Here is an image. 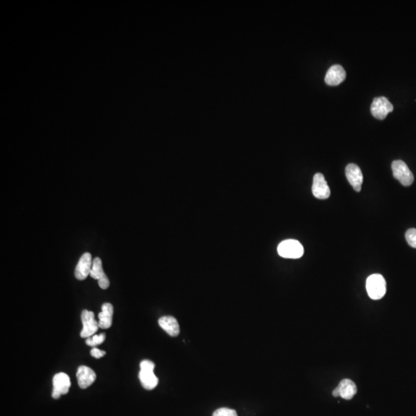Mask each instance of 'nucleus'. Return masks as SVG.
Returning <instances> with one entry per match:
<instances>
[{
    "mask_svg": "<svg viewBox=\"0 0 416 416\" xmlns=\"http://www.w3.org/2000/svg\"><path fill=\"white\" fill-rule=\"evenodd\" d=\"M140 371L139 373V381L146 390H152L158 385V378L153 372L155 365L150 360H143L140 362Z\"/></svg>",
    "mask_w": 416,
    "mask_h": 416,
    "instance_id": "1",
    "label": "nucleus"
},
{
    "mask_svg": "<svg viewBox=\"0 0 416 416\" xmlns=\"http://www.w3.org/2000/svg\"><path fill=\"white\" fill-rule=\"evenodd\" d=\"M366 290L369 296L373 300H379L385 296L386 293V282L383 276L374 274L368 277Z\"/></svg>",
    "mask_w": 416,
    "mask_h": 416,
    "instance_id": "2",
    "label": "nucleus"
},
{
    "mask_svg": "<svg viewBox=\"0 0 416 416\" xmlns=\"http://www.w3.org/2000/svg\"><path fill=\"white\" fill-rule=\"evenodd\" d=\"M277 252L282 258L298 259L303 256L304 247L298 240L289 239L279 244Z\"/></svg>",
    "mask_w": 416,
    "mask_h": 416,
    "instance_id": "3",
    "label": "nucleus"
},
{
    "mask_svg": "<svg viewBox=\"0 0 416 416\" xmlns=\"http://www.w3.org/2000/svg\"><path fill=\"white\" fill-rule=\"evenodd\" d=\"M392 173L395 179L406 186H410L414 182V176L407 164L402 160H395L392 164Z\"/></svg>",
    "mask_w": 416,
    "mask_h": 416,
    "instance_id": "4",
    "label": "nucleus"
},
{
    "mask_svg": "<svg viewBox=\"0 0 416 416\" xmlns=\"http://www.w3.org/2000/svg\"><path fill=\"white\" fill-rule=\"evenodd\" d=\"M52 385H53V390L52 392V397L53 399H58L62 395L68 393L71 386V381L68 374L59 372L55 374L52 378Z\"/></svg>",
    "mask_w": 416,
    "mask_h": 416,
    "instance_id": "5",
    "label": "nucleus"
},
{
    "mask_svg": "<svg viewBox=\"0 0 416 416\" xmlns=\"http://www.w3.org/2000/svg\"><path fill=\"white\" fill-rule=\"evenodd\" d=\"M394 106L385 96L375 97L371 106V113L373 117L378 120H384L388 113L393 110Z\"/></svg>",
    "mask_w": 416,
    "mask_h": 416,
    "instance_id": "6",
    "label": "nucleus"
},
{
    "mask_svg": "<svg viewBox=\"0 0 416 416\" xmlns=\"http://www.w3.org/2000/svg\"><path fill=\"white\" fill-rule=\"evenodd\" d=\"M83 330L80 336L83 338H90L94 335L99 328V322L95 320L94 313L88 310H84L81 314Z\"/></svg>",
    "mask_w": 416,
    "mask_h": 416,
    "instance_id": "7",
    "label": "nucleus"
},
{
    "mask_svg": "<svg viewBox=\"0 0 416 416\" xmlns=\"http://www.w3.org/2000/svg\"><path fill=\"white\" fill-rule=\"evenodd\" d=\"M312 193L316 198L320 200H325L331 195L330 187L324 179V175L321 173H318L314 176Z\"/></svg>",
    "mask_w": 416,
    "mask_h": 416,
    "instance_id": "8",
    "label": "nucleus"
},
{
    "mask_svg": "<svg viewBox=\"0 0 416 416\" xmlns=\"http://www.w3.org/2000/svg\"><path fill=\"white\" fill-rule=\"evenodd\" d=\"M91 277L98 280V284L102 289L106 290L110 286V280L106 277L103 272L102 261L99 258H96L92 261V268H91Z\"/></svg>",
    "mask_w": 416,
    "mask_h": 416,
    "instance_id": "9",
    "label": "nucleus"
},
{
    "mask_svg": "<svg viewBox=\"0 0 416 416\" xmlns=\"http://www.w3.org/2000/svg\"><path fill=\"white\" fill-rule=\"evenodd\" d=\"M345 174L348 182L353 186L355 191L359 192L363 183V174L360 167L355 164H349L345 169Z\"/></svg>",
    "mask_w": 416,
    "mask_h": 416,
    "instance_id": "10",
    "label": "nucleus"
},
{
    "mask_svg": "<svg viewBox=\"0 0 416 416\" xmlns=\"http://www.w3.org/2000/svg\"><path fill=\"white\" fill-rule=\"evenodd\" d=\"M77 378L80 388L85 389L96 381V374L91 368L82 366L77 369Z\"/></svg>",
    "mask_w": 416,
    "mask_h": 416,
    "instance_id": "11",
    "label": "nucleus"
},
{
    "mask_svg": "<svg viewBox=\"0 0 416 416\" xmlns=\"http://www.w3.org/2000/svg\"><path fill=\"white\" fill-rule=\"evenodd\" d=\"M92 256L90 253L87 252L83 254L79 260L78 264L76 267L75 277L80 280H85L88 275L91 274L92 268Z\"/></svg>",
    "mask_w": 416,
    "mask_h": 416,
    "instance_id": "12",
    "label": "nucleus"
},
{
    "mask_svg": "<svg viewBox=\"0 0 416 416\" xmlns=\"http://www.w3.org/2000/svg\"><path fill=\"white\" fill-rule=\"evenodd\" d=\"M346 78V72L341 65L331 66L326 73L324 81L329 86H338Z\"/></svg>",
    "mask_w": 416,
    "mask_h": 416,
    "instance_id": "13",
    "label": "nucleus"
},
{
    "mask_svg": "<svg viewBox=\"0 0 416 416\" xmlns=\"http://www.w3.org/2000/svg\"><path fill=\"white\" fill-rule=\"evenodd\" d=\"M160 327L172 337L178 336L180 333L179 324L175 318L172 316H164L158 321Z\"/></svg>",
    "mask_w": 416,
    "mask_h": 416,
    "instance_id": "14",
    "label": "nucleus"
},
{
    "mask_svg": "<svg viewBox=\"0 0 416 416\" xmlns=\"http://www.w3.org/2000/svg\"><path fill=\"white\" fill-rule=\"evenodd\" d=\"M102 312L98 315L99 327L102 329L110 328L113 322V307L110 303H104L102 305Z\"/></svg>",
    "mask_w": 416,
    "mask_h": 416,
    "instance_id": "15",
    "label": "nucleus"
},
{
    "mask_svg": "<svg viewBox=\"0 0 416 416\" xmlns=\"http://www.w3.org/2000/svg\"><path fill=\"white\" fill-rule=\"evenodd\" d=\"M339 396L345 400H351L357 393V386L355 382L350 379H344L337 387Z\"/></svg>",
    "mask_w": 416,
    "mask_h": 416,
    "instance_id": "16",
    "label": "nucleus"
},
{
    "mask_svg": "<svg viewBox=\"0 0 416 416\" xmlns=\"http://www.w3.org/2000/svg\"><path fill=\"white\" fill-rule=\"evenodd\" d=\"M106 338V334L104 333H101L99 334H94L92 336L87 338L86 340V344L88 346L93 347L96 348L97 345H101Z\"/></svg>",
    "mask_w": 416,
    "mask_h": 416,
    "instance_id": "17",
    "label": "nucleus"
},
{
    "mask_svg": "<svg viewBox=\"0 0 416 416\" xmlns=\"http://www.w3.org/2000/svg\"><path fill=\"white\" fill-rule=\"evenodd\" d=\"M406 238L409 245L416 248V229L412 228L408 230L406 233Z\"/></svg>",
    "mask_w": 416,
    "mask_h": 416,
    "instance_id": "18",
    "label": "nucleus"
},
{
    "mask_svg": "<svg viewBox=\"0 0 416 416\" xmlns=\"http://www.w3.org/2000/svg\"><path fill=\"white\" fill-rule=\"evenodd\" d=\"M213 416H237V414L233 409L221 408L214 412Z\"/></svg>",
    "mask_w": 416,
    "mask_h": 416,
    "instance_id": "19",
    "label": "nucleus"
},
{
    "mask_svg": "<svg viewBox=\"0 0 416 416\" xmlns=\"http://www.w3.org/2000/svg\"><path fill=\"white\" fill-rule=\"evenodd\" d=\"M91 355L95 359H101L106 355V352L104 351L99 350L98 348H92V350L91 351Z\"/></svg>",
    "mask_w": 416,
    "mask_h": 416,
    "instance_id": "20",
    "label": "nucleus"
}]
</instances>
